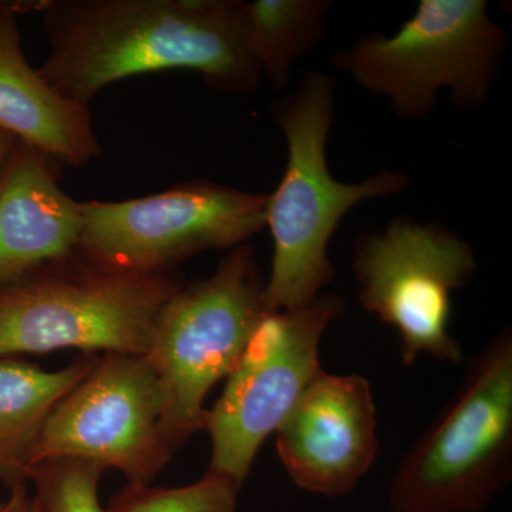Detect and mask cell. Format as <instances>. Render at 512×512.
I'll use <instances>...</instances> for the list:
<instances>
[{
    "label": "cell",
    "mask_w": 512,
    "mask_h": 512,
    "mask_svg": "<svg viewBox=\"0 0 512 512\" xmlns=\"http://www.w3.org/2000/svg\"><path fill=\"white\" fill-rule=\"evenodd\" d=\"M42 9L50 55L39 73L77 106L161 70H192L228 93L254 92L261 80L239 0H60Z\"/></svg>",
    "instance_id": "1"
},
{
    "label": "cell",
    "mask_w": 512,
    "mask_h": 512,
    "mask_svg": "<svg viewBox=\"0 0 512 512\" xmlns=\"http://www.w3.org/2000/svg\"><path fill=\"white\" fill-rule=\"evenodd\" d=\"M333 93L328 76L309 73L275 107L288 161L281 183L266 202L274 258L264 298L271 312L299 308L322 295L335 278L328 248L343 217L360 202L399 194L409 185V175L396 171H382L355 184L340 183L330 174L326 147Z\"/></svg>",
    "instance_id": "2"
},
{
    "label": "cell",
    "mask_w": 512,
    "mask_h": 512,
    "mask_svg": "<svg viewBox=\"0 0 512 512\" xmlns=\"http://www.w3.org/2000/svg\"><path fill=\"white\" fill-rule=\"evenodd\" d=\"M511 476L512 333L504 328L407 451L390 484V512H484Z\"/></svg>",
    "instance_id": "3"
},
{
    "label": "cell",
    "mask_w": 512,
    "mask_h": 512,
    "mask_svg": "<svg viewBox=\"0 0 512 512\" xmlns=\"http://www.w3.org/2000/svg\"><path fill=\"white\" fill-rule=\"evenodd\" d=\"M63 259L0 289V359L77 349L146 356L171 272L109 271Z\"/></svg>",
    "instance_id": "4"
},
{
    "label": "cell",
    "mask_w": 512,
    "mask_h": 512,
    "mask_svg": "<svg viewBox=\"0 0 512 512\" xmlns=\"http://www.w3.org/2000/svg\"><path fill=\"white\" fill-rule=\"evenodd\" d=\"M507 46L485 0H421L393 36L370 33L333 56L367 92L406 119L429 116L437 94L458 109L480 107L495 86Z\"/></svg>",
    "instance_id": "5"
},
{
    "label": "cell",
    "mask_w": 512,
    "mask_h": 512,
    "mask_svg": "<svg viewBox=\"0 0 512 512\" xmlns=\"http://www.w3.org/2000/svg\"><path fill=\"white\" fill-rule=\"evenodd\" d=\"M265 282L247 245L204 281L180 288L158 313L147 353L161 390V430L177 451L204 430L205 399L237 367L266 313Z\"/></svg>",
    "instance_id": "6"
},
{
    "label": "cell",
    "mask_w": 512,
    "mask_h": 512,
    "mask_svg": "<svg viewBox=\"0 0 512 512\" xmlns=\"http://www.w3.org/2000/svg\"><path fill=\"white\" fill-rule=\"evenodd\" d=\"M268 195L194 181L134 200L80 202L76 254L130 274L171 272L198 252L237 248L266 227Z\"/></svg>",
    "instance_id": "7"
},
{
    "label": "cell",
    "mask_w": 512,
    "mask_h": 512,
    "mask_svg": "<svg viewBox=\"0 0 512 512\" xmlns=\"http://www.w3.org/2000/svg\"><path fill=\"white\" fill-rule=\"evenodd\" d=\"M353 266L360 305L397 333L404 366L423 355L463 362L448 328L453 293L477 271L476 254L464 239L439 222L399 218L357 239Z\"/></svg>",
    "instance_id": "8"
},
{
    "label": "cell",
    "mask_w": 512,
    "mask_h": 512,
    "mask_svg": "<svg viewBox=\"0 0 512 512\" xmlns=\"http://www.w3.org/2000/svg\"><path fill=\"white\" fill-rule=\"evenodd\" d=\"M343 311L338 296L319 295L308 305L266 313L207 412L208 470L244 484L259 448L322 372L320 342Z\"/></svg>",
    "instance_id": "9"
},
{
    "label": "cell",
    "mask_w": 512,
    "mask_h": 512,
    "mask_svg": "<svg viewBox=\"0 0 512 512\" xmlns=\"http://www.w3.org/2000/svg\"><path fill=\"white\" fill-rule=\"evenodd\" d=\"M161 407L147 356L94 355L89 372L46 417L33 467L72 458L119 470L127 484H151L174 456L161 430Z\"/></svg>",
    "instance_id": "10"
},
{
    "label": "cell",
    "mask_w": 512,
    "mask_h": 512,
    "mask_svg": "<svg viewBox=\"0 0 512 512\" xmlns=\"http://www.w3.org/2000/svg\"><path fill=\"white\" fill-rule=\"evenodd\" d=\"M275 447L301 490L325 497L352 493L379 453L369 380L322 370L276 431Z\"/></svg>",
    "instance_id": "11"
},
{
    "label": "cell",
    "mask_w": 512,
    "mask_h": 512,
    "mask_svg": "<svg viewBox=\"0 0 512 512\" xmlns=\"http://www.w3.org/2000/svg\"><path fill=\"white\" fill-rule=\"evenodd\" d=\"M80 228V202L60 188L46 157L18 141L0 170V289L70 258Z\"/></svg>",
    "instance_id": "12"
},
{
    "label": "cell",
    "mask_w": 512,
    "mask_h": 512,
    "mask_svg": "<svg viewBox=\"0 0 512 512\" xmlns=\"http://www.w3.org/2000/svg\"><path fill=\"white\" fill-rule=\"evenodd\" d=\"M25 8L0 3V128L47 160L80 167L101 154L92 114L60 97L26 60L15 19Z\"/></svg>",
    "instance_id": "13"
},
{
    "label": "cell",
    "mask_w": 512,
    "mask_h": 512,
    "mask_svg": "<svg viewBox=\"0 0 512 512\" xmlns=\"http://www.w3.org/2000/svg\"><path fill=\"white\" fill-rule=\"evenodd\" d=\"M94 355L59 370L22 357L0 359V484L9 490L29 483L36 441L55 404L92 366Z\"/></svg>",
    "instance_id": "14"
},
{
    "label": "cell",
    "mask_w": 512,
    "mask_h": 512,
    "mask_svg": "<svg viewBox=\"0 0 512 512\" xmlns=\"http://www.w3.org/2000/svg\"><path fill=\"white\" fill-rule=\"evenodd\" d=\"M329 8L326 0L241 2L249 49L275 89H284L295 60L319 42Z\"/></svg>",
    "instance_id": "15"
},
{
    "label": "cell",
    "mask_w": 512,
    "mask_h": 512,
    "mask_svg": "<svg viewBox=\"0 0 512 512\" xmlns=\"http://www.w3.org/2000/svg\"><path fill=\"white\" fill-rule=\"evenodd\" d=\"M241 488L234 478L211 470L183 487L127 484L110 498L104 512H237Z\"/></svg>",
    "instance_id": "16"
},
{
    "label": "cell",
    "mask_w": 512,
    "mask_h": 512,
    "mask_svg": "<svg viewBox=\"0 0 512 512\" xmlns=\"http://www.w3.org/2000/svg\"><path fill=\"white\" fill-rule=\"evenodd\" d=\"M104 471L99 464L72 458L37 464L29 483L35 485L40 512H104L99 498Z\"/></svg>",
    "instance_id": "17"
},
{
    "label": "cell",
    "mask_w": 512,
    "mask_h": 512,
    "mask_svg": "<svg viewBox=\"0 0 512 512\" xmlns=\"http://www.w3.org/2000/svg\"><path fill=\"white\" fill-rule=\"evenodd\" d=\"M9 498L0 503V512H40L35 497L29 494L26 485L9 490Z\"/></svg>",
    "instance_id": "18"
},
{
    "label": "cell",
    "mask_w": 512,
    "mask_h": 512,
    "mask_svg": "<svg viewBox=\"0 0 512 512\" xmlns=\"http://www.w3.org/2000/svg\"><path fill=\"white\" fill-rule=\"evenodd\" d=\"M16 140L12 134H9L8 131L2 130L0 128V170H2L3 164L8 160L10 153H12L13 148H15Z\"/></svg>",
    "instance_id": "19"
}]
</instances>
